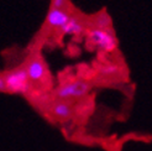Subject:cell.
<instances>
[{
    "label": "cell",
    "instance_id": "cell-8",
    "mask_svg": "<svg viewBox=\"0 0 152 151\" xmlns=\"http://www.w3.org/2000/svg\"><path fill=\"white\" fill-rule=\"evenodd\" d=\"M51 7H53V9H59V10H66L69 12L75 11L69 0H51Z\"/></svg>",
    "mask_w": 152,
    "mask_h": 151
},
{
    "label": "cell",
    "instance_id": "cell-6",
    "mask_svg": "<svg viewBox=\"0 0 152 151\" xmlns=\"http://www.w3.org/2000/svg\"><path fill=\"white\" fill-rule=\"evenodd\" d=\"M48 110L52 117H55L58 120H68L72 118V107L69 102L53 99V102L48 104Z\"/></svg>",
    "mask_w": 152,
    "mask_h": 151
},
{
    "label": "cell",
    "instance_id": "cell-7",
    "mask_svg": "<svg viewBox=\"0 0 152 151\" xmlns=\"http://www.w3.org/2000/svg\"><path fill=\"white\" fill-rule=\"evenodd\" d=\"M90 88H92V84L90 82L83 79V78H78L73 81V99H79V98L86 97Z\"/></svg>",
    "mask_w": 152,
    "mask_h": 151
},
{
    "label": "cell",
    "instance_id": "cell-4",
    "mask_svg": "<svg viewBox=\"0 0 152 151\" xmlns=\"http://www.w3.org/2000/svg\"><path fill=\"white\" fill-rule=\"evenodd\" d=\"M73 12L66 11V10H59V9H53L50 7L47 12L46 21H45V30L48 32H55V31H62V29L66 26V24L71 19V15Z\"/></svg>",
    "mask_w": 152,
    "mask_h": 151
},
{
    "label": "cell",
    "instance_id": "cell-3",
    "mask_svg": "<svg viewBox=\"0 0 152 151\" xmlns=\"http://www.w3.org/2000/svg\"><path fill=\"white\" fill-rule=\"evenodd\" d=\"M28 78L32 83H43L48 76V68L40 52H32L24 63Z\"/></svg>",
    "mask_w": 152,
    "mask_h": 151
},
{
    "label": "cell",
    "instance_id": "cell-2",
    "mask_svg": "<svg viewBox=\"0 0 152 151\" xmlns=\"http://www.w3.org/2000/svg\"><path fill=\"white\" fill-rule=\"evenodd\" d=\"M87 42L93 50L100 52H113L118 47V39L114 30H89L87 32Z\"/></svg>",
    "mask_w": 152,
    "mask_h": 151
},
{
    "label": "cell",
    "instance_id": "cell-1",
    "mask_svg": "<svg viewBox=\"0 0 152 151\" xmlns=\"http://www.w3.org/2000/svg\"><path fill=\"white\" fill-rule=\"evenodd\" d=\"M31 88V81L24 65L15 70L1 73L0 77V90L3 93L25 94Z\"/></svg>",
    "mask_w": 152,
    "mask_h": 151
},
{
    "label": "cell",
    "instance_id": "cell-5",
    "mask_svg": "<svg viewBox=\"0 0 152 151\" xmlns=\"http://www.w3.org/2000/svg\"><path fill=\"white\" fill-rule=\"evenodd\" d=\"M88 29L89 30H111L113 20L106 10H100L93 15H88Z\"/></svg>",
    "mask_w": 152,
    "mask_h": 151
}]
</instances>
